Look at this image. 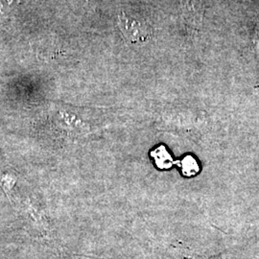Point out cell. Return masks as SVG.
I'll use <instances>...</instances> for the list:
<instances>
[{
  "label": "cell",
  "instance_id": "obj_4",
  "mask_svg": "<svg viewBox=\"0 0 259 259\" xmlns=\"http://www.w3.org/2000/svg\"><path fill=\"white\" fill-rule=\"evenodd\" d=\"M151 157L154 159L157 168L162 170H167L177 163L176 161L173 160L171 155L168 153L165 146L163 145L154 149L151 152Z\"/></svg>",
  "mask_w": 259,
  "mask_h": 259
},
{
  "label": "cell",
  "instance_id": "obj_1",
  "mask_svg": "<svg viewBox=\"0 0 259 259\" xmlns=\"http://www.w3.org/2000/svg\"><path fill=\"white\" fill-rule=\"evenodd\" d=\"M159 128L177 135L195 136L200 135L206 122L203 116L191 111L165 112L159 119Z\"/></svg>",
  "mask_w": 259,
  "mask_h": 259
},
{
  "label": "cell",
  "instance_id": "obj_6",
  "mask_svg": "<svg viewBox=\"0 0 259 259\" xmlns=\"http://www.w3.org/2000/svg\"><path fill=\"white\" fill-rule=\"evenodd\" d=\"M19 0H0V19L5 17Z\"/></svg>",
  "mask_w": 259,
  "mask_h": 259
},
{
  "label": "cell",
  "instance_id": "obj_5",
  "mask_svg": "<svg viewBox=\"0 0 259 259\" xmlns=\"http://www.w3.org/2000/svg\"><path fill=\"white\" fill-rule=\"evenodd\" d=\"M185 177H193L200 172V166L198 161L192 156H186L181 161L178 162Z\"/></svg>",
  "mask_w": 259,
  "mask_h": 259
},
{
  "label": "cell",
  "instance_id": "obj_3",
  "mask_svg": "<svg viewBox=\"0 0 259 259\" xmlns=\"http://www.w3.org/2000/svg\"><path fill=\"white\" fill-rule=\"evenodd\" d=\"M186 26L191 33L200 27L203 19L202 0H180Z\"/></svg>",
  "mask_w": 259,
  "mask_h": 259
},
{
  "label": "cell",
  "instance_id": "obj_2",
  "mask_svg": "<svg viewBox=\"0 0 259 259\" xmlns=\"http://www.w3.org/2000/svg\"><path fill=\"white\" fill-rule=\"evenodd\" d=\"M118 26L124 38L131 44L145 42L151 38L153 32L148 24L139 19L129 18L125 13L118 15Z\"/></svg>",
  "mask_w": 259,
  "mask_h": 259
}]
</instances>
